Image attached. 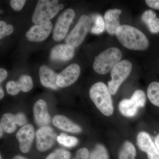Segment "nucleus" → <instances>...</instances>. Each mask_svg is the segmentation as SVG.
<instances>
[{"mask_svg": "<svg viewBox=\"0 0 159 159\" xmlns=\"http://www.w3.org/2000/svg\"><path fill=\"white\" fill-rule=\"evenodd\" d=\"M116 35L119 42L130 50L143 51L149 45V42L145 34L131 26L124 25L119 26L116 31Z\"/></svg>", "mask_w": 159, "mask_h": 159, "instance_id": "obj_1", "label": "nucleus"}, {"mask_svg": "<svg viewBox=\"0 0 159 159\" xmlns=\"http://www.w3.org/2000/svg\"><path fill=\"white\" fill-rule=\"evenodd\" d=\"M89 96L98 109L104 116H110L114 111L112 101L108 87L102 82L94 84L89 90Z\"/></svg>", "mask_w": 159, "mask_h": 159, "instance_id": "obj_2", "label": "nucleus"}, {"mask_svg": "<svg viewBox=\"0 0 159 159\" xmlns=\"http://www.w3.org/2000/svg\"><path fill=\"white\" fill-rule=\"evenodd\" d=\"M122 57V52L117 48L107 49L95 57L93 65L94 71L99 74H107L120 61Z\"/></svg>", "mask_w": 159, "mask_h": 159, "instance_id": "obj_3", "label": "nucleus"}, {"mask_svg": "<svg viewBox=\"0 0 159 159\" xmlns=\"http://www.w3.org/2000/svg\"><path fill=\"white\" fill-rule=\"evenodd\" d=\"M57 0H39L32 15V22L39 25L50 21L59 12L60 6Z\"/></svg>", "mask_w": 159, "mask_h": 159, "instance_id": "obj_4", "label": "nucleus"}, {"mask_svg": "<svg viewBox=\"0 0 159 159\" xmlns=\"http://www.w3.org/2000/svg\"><path fill=\"white\" fill-rule=\"evenodd\" d=\"M132 65L129 61L123 60L119 61L111 71V80L108 82V89L111 95H115L120 85L129 76Z\"/></svg>", "mask_w": 159, "mask_h": 159, "instance_id": "obj_5", "label": "nucleus"}, {"mask_svg": "<svg viewBox=\"0 0 159 159\" xmlns=\"http://www.w3.org/2000/svg\"><path fill=\"white\" fill-rule=\"evenodd\" d=\"M91 25L90 18L85 15L81 16L74 29L66 37V44L74 48L81 44L89 31Z\"/></svg>", "mask_w": 159, "mask_h": 159, "instance_id": "obj_6", "label": "nucleus"}, {"mask_svg": "<svg viewBox=\"0 0 159 159\" xmlns=\"http://www.w3.org/2000/svg\"><path fill=\"white\" fill-rule=\"evenodd\" d=\"M73 9H67L59 16L53 29L52 37L56 41L62 40L66 37L69 27L75 17Z\"/></svg>", "mask_w": 159, "mask_h": 159, "instance_id": "obj_7", "label": "nucleus"}, {"mask_svg": "<svg viewBox=\"0 0 159 159\" xmlns=\"http://www.w3.org/2000/svg\"><path fill=\"white\" fill-rule=\"evenodd\" d=\"M36 145L38 150L44 152L50 149L54 145L56 135L51 127L43 126L36 133Z\"/></svg>", "mask_w": 159, "mask_h": 159, "instance_id": "obj_8", "label": "nucleus"}, {"mask_svg": "<svg viewBox=\"0 0 159 159\" xmlns=\"http://www.w3.org/2000/svg\"><path fill=\"white\" fill-rule=\"evenodd\" d=\"M80 73V67L78 65L75 63L70 65L58 74L57 79V86L65 88L72 85L79 78Z\"/></svg>", "mask_w": 159, "mask_h": 159, "instance_id": "obj_9", "label": "nucleus"}, {"mask_svg": "<svg viewBox=\"0 0 159 159\" xmlns=\"http://www.w3.org/2000/svg\"><path fill=\"white\" fill-rule=\"evenodd\" d=\"M53 29L51 21L39 25L32 26L26 34V38L29 41L40 42L47 39Z\"/></svg>", "mask_w": 159, "mask_h": 159, "instance_id": "obj_10", "label": "nucleus"}, {"mask_svg": "<svg viewBox=\"0 0 159 159\" xmlns=\"http://www.w3.org/2000/svg\"><path fill=\"white\" fill-rule=\"evenodd\" d=\"M137 142L139 148L147 154L148 159H159V151L148 133H139Z\"/></svg>", "mask_w": 159, "mask_h": 159, "instance_id": "obj_11", "label": "nucleus"}, {"mask_svg": "<svg viewBox=\"0 0 159 159\" xmlns=\"http://www.w3.org/2000/svg\"><path fill=\"white\" fill-rule=\"evenodd\" d=\"M34 137V128L31 124L24 125L18 131L16 139L19 142L20 150L23 153H27L30 150Z\"/></svg>", "mask_w": 159, "mask_h": 159, "instance_id": "obj_12", "label": "nucleus"}, {"mask_svg": "<svg viewBox=\"0 0 159 159\" xmlns=\"http://www.w3.org/2000/svg\"><path fill=\"white\" fill-rule=\"evenodd\" d=\"M33 87V83L31 77L28 75H23L17 81L10 80L6 84V90L9 95L15 96L20 91L29 92Z\"/></svg>", "mask_w": 159, "mask_h": 159, "instance_id": "obj_13", "label": "nucleus"}, {"mask_svg": "<svg viewBox=\"0 0 159 159\" xmlns=\"http://www.w3.org/2000/svg\"><path fill=\"white\" fill-rule=\"evenodd\" d=\"M34 121L39 126L43 127L48 125L51 121L48 105L44 100L39 99L33 106Z\"/></svg>", "mask_w": 159, "mask_h": 159, "instance_id": "obj_14", "label": "nucleus"}, {"mask_svg": "<svg viewBox=\"0 0 159 159\" xmlns=\"http://www.w3.org/2000/svg\"><path fill=\"white\" fill-rule=\"evenodd\" d=\"M75 54L74 47L67 44L57 45L51 50L50 57L54 61H66L73 58Z\"/></svg>", "mask_w": 159, "mask_h": 159, "instance_id": "obj_15", "label": "nucleus"}, {"mask_svg": "<svg viewBox=\"0 0 159 159\" xmlns=\"http://www.w3.org/2000/svg\"><path fill=\"white\" fill-rule=\"evenodd\" d=\"M39 75L41 83L43 86L54 90L58 89L57 84L58 75L48 66L43 65L40 67Z\"/></svg>", "mask_w": 159, "mask_h": 159, "instance_id": "obj_16", "label": "nucleus"}, {"mask_svg": "<svg viewBox=\"0 0 159 159\" xmlns=\"http://www.w3.org/2000/svg\"><path fill=\"white\" fill-rule=\"evenodd\" d=\"M122 11L119 9H109L104 14V22L107 31L110 34H116L117 29L120 26L119 16Z\"/></svg>", "mask_w": 159, "mask_h": 159, "instance_id": "obj_17", "label": "nucleus"}, {"mask_svg": "<svg viewBox=\"0 0 159 159\" xmlns=\"http://www.w3.org/2000/svg\"><path fill=\"white\" fill-rule=\"evenodd\" d=\"M52 122L56 127L66 131L72 133H79L81 131V129L80 126L71 122L64 116H54L52 119Z\"/></svg>", "mask_w": 159, "mask_h": 159, "instance_id": "obj_18", "label": "nucleus"}, {"mask_svg": "<svg viewBox=\"0 0 159 159\" xmlns=\"http://www.w3.org/2000/svg\"><path fill=\"white\" fill-rule=\"evenodd\" d=\"M142 20L151 33H159V20L153 10L149 9L144 11L142 16Z\"/></svg>", "mask_w": 159, "mask_h": 159, "instance_id": "obj_19", "label": "nucleus"}, {"mask_svg": "<svg viewBox=\"0 0 159 159\" xmlns=\"http://www.w3.org/2000/svg\"><path fill=\"white\" fill-rule=\"evenodd\" d=\"M119 110L123 116L127 117L134 116L138 113L139 107L131 99H124L120 101Z\"/></svg>", "mask_w": 159, "mask_h": 159, "instance_id": "obj_20", "label": "nucleus"}, {"mask_svg": "<svg viewBox=\"0 0 159 159\" xmlns=\"http://www.w3.org/2000/svg\"><path fill=\"white\" fill-rule=\"evenodd\" d=\"M17 125L16 115L11 113L4 114L1 119V126L7 133H12Z\"/></svg>", "mask_w": 159, "mask_h": 159, "instance_id": "obj_21", "label": "nucleus"}, {"mask_svg": "<svg viewBox=\"0 0 159 159\" xmlns=\"http://www.w3.org/2000/svg\"><path fill=\"white\" fill-rule=\"evenodd\" d=\"M136 150L130 142L126 141L123 143L119 153V159H135Z\"/></svg>", "mask_w": 159, "mask_h": 159, "instance_id": "obj_22", "label": "nucleus"}, {"mask_svg": "<svg viewBox=\"0 0 159 159\" xmlns=\"http://www.w3.org/2000/svg\"><path fill=\"white\" fill-rule=\"evenodd\" d=\"M147 96L151 102L159 107V83L152 82L148 85Z\"/></svg>", "mask_w": 159, "mask_h": 159, "instance_id": "obj_23", "label": "nucleus"}, {"mask_svg": "<svg viewBox=\"0 0 159 159\" xmlns=\"http://www.w3.org/2000/svg\"><path fill=\"white\" fill-rule=\"evenodd\" d=\"M89 159H109L108 153L103 145L98 144L89 156Z\"/></svg>", "mask_w": 159, "mask_h": 159, "instance_id": "obj_24", "label": "nucleus"}, {"mask_svg": "<svg viewBox=\"0 0 159 159\" xmlns=\"http://www.w3.org/2000/svg\"><path fill=\"white\" fill-rule=\"evenodd\" d=\"M57 140L60 144L68 147L76 146L78 141L77 138L68 135L66 134L61 133L57 137Z\"/></svg>", "mask_w": 159, "mask_h": 159, "instance_id": "obj_25", "label": "nucleus"}, {"mask_svg": "<svg viewBox=\"0 0 159 159\" xmlns=\"http://www.w3.org/2000/svg\"><path fill=\"white\" fill-rule=\"evenodd\" d=\"M130 99L136 103L139 108L145 106L146 96L145 93L142 90H137L135 91Z\"/></svg>", "mask_w": 159, "mask_h": 159, "instance_id": "obj_26", "label": "nucleus"}, {"mask_svg": "<svg viewBox=\"0 0 159 159\" xmlns=\"http://www.w3.org/2000/svg\"><path fill=\"white\" fill-rule=\"evenodd\" d=\"M105 22L101 16L97 15L95 19V25L91 29V33L94 34H101L105 28Z\"/></svg>", "mask_w": 159, "mask_h": 159, "instance_id": "obj_27", "label": "nucleus"}, {"mask_svg": "<svg viewBox=\"0 0 159 159\" xmlns=\"http://www.w3.org/2000/svg\"><path fill=\"white\" fill-rule=\"evenodd\" d=\"M70 153L67 151L58 149L49 155L46 159H70Z\"/></svg>", "mask_w": 159, "mask_h": 159, "instance_id": "obj_28", "label": "nucleus"}, {"mask_svg": "<svg viewBox=\"0 0 159 159\" xmlns=\"http://www.w3.org/2000/svg\"><path fill=\"white\" fill-rule=\"evenodd\" d=\"M26 2L25 0H11L10 1V6L15 11H20L23 9Z\"/></svg>", "mask_w": 159, "mask_h": 159, "instance_id": "obj_29", "label": "nucleus"}, {"mask_svg": "<svg viewBox=\"0 0 159 159\" xmlns=\"http://www.w3.org/2000/svg\"><path fill=\"white\" fill-rule=\"evenodd\" d=\"M89 156V153L87 148H81L77 151L75 157L73 159H88Z\"/></svg>", "mask_w": 159, "mask_h": 159, "instance_id": "obj_30", "label": "nucleus"}, {"mask_svg": "<svg viewBox=\"0 0 159 159\" xmlns=\"http://www.w3.org/2000/svg\"><path fill=\"white\" fill-rule=\"evenodd\" d=\"M16 115L17 125L20 126L25 125L27 123V119L25 116L22 113H18Z\"/></svg>", "mask_w": 159, "mask_h": 159, "instance_id": "obj_31", "label": "nucleus"}, {"mask_svg": "<svg viewBox=\"0 0 159 159\" xmlns=\"http://www.w3.org/2000/svg\"><path fill=\"white\" fill-rule=\"evenodd\" d=\"M14 29L13 27L11 25H9L4 29V31L0 32V39H2L3 37L6 36L10 35L13 32Z\"/></svg>", "mask_w": 159, "mask_h": 159, "instance_id": "obj_32", "label": "nucleus"}, {"mask_svg": "<svg viewBox=\"0 0 159 159\" xmlns=\"http://www.w3.org/2000/svg\"><path fill=\"white\" fill-rule=\"evenodd\" d=\"M145 2L151 8L159 10V0H146Z\"/></svg>", "mask_w": 159, "mask_h": 159, "instance_id": "obj_33", "label": "nucleus"}, {"mask_svg": "<svg viewBox=\"0 0 159 159\" xmlns=\"http://www.w3.org/2000/svg\"><path fill=\"white\" fill-rule=\"evenodd\" d=\"M7 76V72L5 69H0V82L2 83Z\"/></svg>", "mask_w": 159, "mask_h": 159, "instance_id": "obj_34", "label": "nucleus"}, {"mask_svg": "<svg viewBox=\"0 0 159 159\" xmlns=\"http://www.w3.org/2000/svg\"><path fill=\"white\" fill-rule=\"evenodd\" d=\"M155 145L159 151V134L156 138L155 140Z\"/></svg>", "mask_w": 159, "mask_h": 159, "instance_id": "obj_35", "label": "nucleus"}, {"mask_svg": "<svg viewBox=\"0 0 159 159\" xmlns=\"http://www.w3.org/2000/svg\"><path fill=\"white\" fill-rule=\"evenodd\" d=\"M4 96V93L2 88H0V99H3Z\"/></svg>", "mask_w": 159, "mask_h": 159, "instance_id": "obj_36", "label": "nucleus"}, {"mask_svg": "<svg viewBox=\"0 0 159 159\" xmlns=\"http://www.w3.org/2000/svg\"><path fill=\"white\" fill-rule=\"evenodd\" d=\"M12 159H27L24 157L20 156H16Z\"/></svg>", "mask_w": 159, "mask_h": 159, "instance_id": "obj_37", "label": "nucleus"}, {"mask_svg": "<svg viewBox=\"0 0 159 159\" xmlns=\"http://www.w3.org/2000/svg\"><path fill=\"white\" fill-rule=\"evenodd\" d=\"M0 129H1V137H2V134H3V129H2V127H0Z\"/></svg>", "mask_w": 159, "mask_h": 159, "instance_id": "obj_38", "label": "nucleus"}, {"mask_svg": "<svg viewBox=\"0 0 159 159\" xmlns=\"http://www.w3.org/2000/svg\"><path fill=\"white\" fill-rule=\"evenodd\" d=\"M2 12H3L2 10H1V13H3Z\"/></svg>", "mask_w": 159, "mask_h": 159, "instance_id": "obj_39", "label": "nucleus"}, {"mask_svg": "<svg viewBox=\"0 0 159 159\" xmlns=\"http://www.w3.org/2000/svg\"><path fill=\"white\" fill-rule=\"evenodd\" d=\"M0 159H2V156H1V158H0Z\"/></svg>", "mask_w": 159, "mask_h": 159, "instance_id": "obj_40", "label": "nucleus"}]
</instances>
